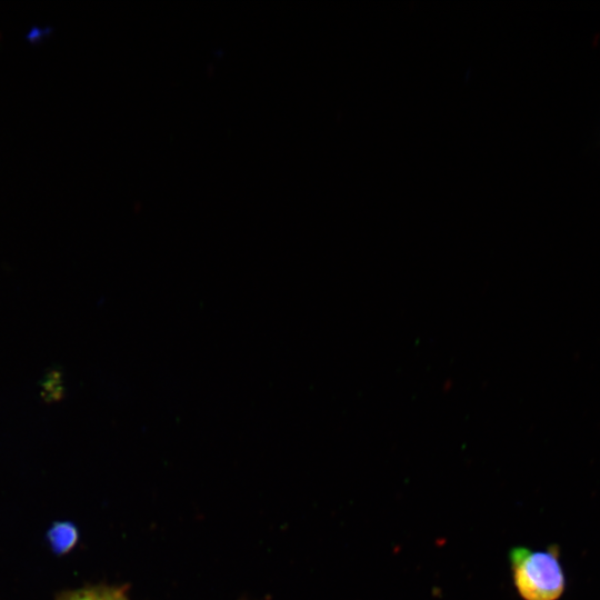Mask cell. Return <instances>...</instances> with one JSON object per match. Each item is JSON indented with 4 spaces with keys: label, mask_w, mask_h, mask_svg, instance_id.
I'll return each instance as SVG.
<instances>
[{
    "label": "cell",
    "mask_w": 600,
    "mask_h": 600,
    "mask_svg": "<svg viewBox=\"0 0 600 600\" xmlns=\"http://www.w3.org/2000/svg\"><path fill=\"white\" fill-rule=\"evenodd\" d=\"M512 579L523 600H558L566 589L559 548L546 550L514 547L509 551Z\"/></svg>",
    "instance_id": "obj_1"
},
{
    "label": "cell",
    "mask_w": 600,
    "mask_h": 600,
    "mask_svg": "<svg viewBox=\"0 0 600 600\" xmlns=\"http://www.w3.org/2000/svg\"><path fill=\"white\" fill-rule=\"evenodd\" d=\"M127 590L124 586H89L64 590L57 594L54 600H130Z\"/></svg>",
    "instance_id": "obj_2"
},
{
    "label": "cell",
    "mask_w": 600,
    "mask_h": 600,
    "mask_svg": "<svg viewBox=\"0 0 600 600\" xmlns=\"http://www.w3.org/2000/svg\"><path fill=\"white\" fill-rule=\"evenodd\" d=\"M48 537L53 551L64 553L77 543L78 532L71 523L60 522L51 527Z\"/></svg>",
    "instance_id": "obj_3"
},
{
    "label": "cell",
    "mask_w": 600,
    "mask_h": 600,
    "mask_svg": "<svg viewBox=\"0 0 600 600\" xmlns=\"http://www.w3.org/2000/svg\"><path fill=\"white\" fill-rule=\"evenodd\" d=\"M61 373L51 371L42 382V396L47 401H54L62 397Z\"/></svg>",
    "instance_id": "obj_4"
},
{
    "label": "cell",
    "mask_w": 600,
    "mask_h": 600,
    "mask_svg": "<svg viewBox=\"0 0 600 600\" xmlns=\"http://www.w3.org/2000/svg\"><path fill=\"white\" fill-rule=\"evenodd\" d=\"M51 30H52L51 27H44V28L32 27L29 30V32L26 34V38H28L29 40H32V41H37V40L40 39V37L47 34Z\"/></svg>",
    "instance_id": "obj_5"
}]
</instances>
